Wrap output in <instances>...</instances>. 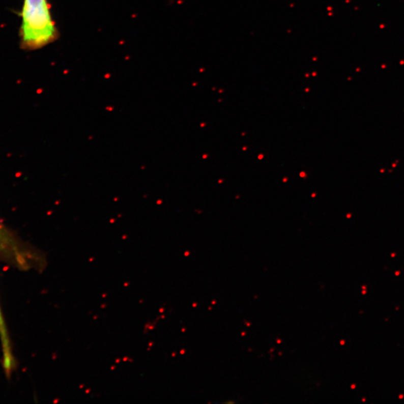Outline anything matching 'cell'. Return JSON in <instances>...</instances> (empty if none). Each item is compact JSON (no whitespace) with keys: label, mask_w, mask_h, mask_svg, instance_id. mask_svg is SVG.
<instances>
[{"label":"cell","mask_w":404,"mask_h":404,"mask_svg":"<svg viewBox=\"0 0 404 404\" xmlns=\"http://www.w3.org/2000/svg\"><path fill=\"white\" fill-rule=\"evenodd\" d=\"M20 18L19 36L22 50H39L58 39L48 0H23Z\"/></svg>","instance_id":"6da1fadb"},{"label":"cell","mask_w":404,"mask_h":404,"mask_svg":"<svg viewBox=\"0 0 404 404\" xmlns=\"http://www.w3.org/2000/svg\"><path fill=\"white\" fill-rule=\"evenodd\" d=\"M0 256L11 265L24 269L30 263L31 251L17 246L12 238L0 229Z\"/></svg>","instance_id":"7a4b0ae2"},{"label":"cell","mask_w":404,"mask_h":404,"mask_svg":"<svg viewBox=\"0 0 404 404\" xmlns=\"http://www.w3.org/2000/svg\"><path fill=\"white\" fill-rule=\"evenodd\" d=\"M0 341H1L2 351H3V365L6 374L10 375L15 367V360L12 352L10 338L6 327V322L3 318V312L0 307Z\"/></svg>","instance_id":"3957f363"}]
</instances>
